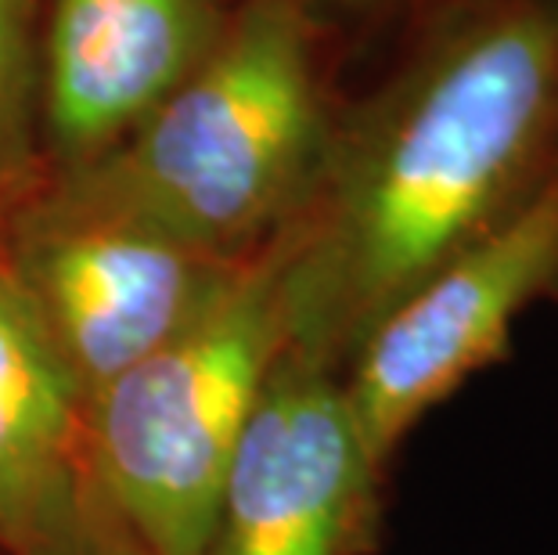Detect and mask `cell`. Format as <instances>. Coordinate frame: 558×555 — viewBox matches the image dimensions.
<instances>
[{
    "label": "cell",
    "mask_w": 558,
    "mask_h": 555,
    "mask_svg": "<svg viewBox=\"0 0 558 555\" xmlns=\"http://www.w3.org/2000/svg\"><path fill=\"white\" fill-rule=\"evenodd\" d=\"M558 177V4L444 0L342 105L275 234L289 353L342 372L364 336Z\"/></svg>",
    "instance_id": "6da1fadb"
},
{
    "label": "cell",
    "mask_w": 558,
    "mask_h": 555,
    "mask_svg": "<svg viewBox=\"0 0 558 555\" xmlns=\"http://www.w3.org/2000/svg\"><path fill=\"white\" fill-rule=\"evenodd\" d=\"M328 58L311 0H231L213 51L134 134L44 184L209 256H253L325 159L339 112Z\"/></svg>",
    "instance_id": "7a4b0ae2"
},
{
    "label": "cell",
    "mask_w": 558,
    "mask_h": 555,
    "mask_svg": "<svg viewBox=\"0 0 558 555\" xmlns=\"http://www.w3.org/2000/svg\"><path fill=\"white\" fill-rule=\"evenodd\" d=\"M289 350L275 239L162 350L83 405L87 472L120 555H206L234 444Z\"/></svg>",
    "instance_id": "3957f363"
},
{
    "label": "cell",
    "mask_w": 558,
    "mask_h": 555,
    "mask_svg": "<svg viewBox=\"0 0 558 555\" xmlns=\"http://www.w3.org/2000/svg\"><path fill=\"white\" fill-rule=\"evenodd\" d=\"M0 253L83 405L192 328L248 260L192 250L44 181L0 224Z\"/></svg>",
    "instance_id": "277c9868"
},
{
    "label": "cell",
    "mask_w": 558,
    "mask_h": 555,
    "mask_svg": "<svg viewBox=\"0 0 558 555\" xmlns=\"http://www.w3.org/2000/svg\"><path fill=\"white\" fill-rule=\"evenodd\" d=\"M558 267V177L533 203L408 292L339 372L367 458L386 472L408 433L472 375L505 361L512 328Z\"/></svg>",
    "instance_id": "5b68a950"
},
{
    "label": "cell",
    "mask_w": 558,
    "mask_h": 555,
    "mask_svg": "<svg viewBox=\"0 0 558 555\" xmlns=\"http://www.w3.org/2000/svg\"><path fill=\"white\" fill-rule=\"evenodd\" d=\"M378 483L339 372L284 350L220 480L206 555H361Z\"/></svg>",
    "instance_id": "8992f818"
},
{
    "label": "cell",
    "mask_w": 558,
    "mask_h": 555,
    "mask_svg": "<svg viewBox=\"0 0 558 555\" xmlns=\"http://www.w3.org/2000/svg\"><path fill=\"white\" fill-rule=\"evenodd\" d=\"M231 0H47L37 137L47 173L101 159L213 51Z\"/></svg>",
    "instance_id": "52a82bcc"
},
{
    "label": "cell",
    "mask_w": 558,
    "mask_h": 555,
    "mask_svg": "<svg viewBox=\"0 0 558 555\" xmlns=\"http://www.w3.org/2000/svg\"><path fill=\"white\" fill-rule=\"evenodd\" d=\"M0 555H120L87 472L83 400L0 253Z\"/></svg>",
    "instance_id": "ba28073f"
},
{
    "label": "cell",
    "mask_w": 558,
    "mask_h": 555,
    "mask_svg": "<svg viewBox=\"0 0 558 555\" xmlns=\"http://www.w3.org/2000/svg\"><path fill=\"white\" fill-rule=\"evenodd\" d=\"M47 0H0V224L44 181L37 58Z\"/></svg>",
    "instance_id": "9c48e42d"
},
{
    "label": "cell",
    "mask_w": 558,
    "mask_h": 555,
    "mask_svg": "<svg viewBox=\"0 0 558 555\" xmlns=\"http://www.w3.org/2000/svg\"><path fill=\"white\" fill-rule=\"evenodd\" d=\"M444 0H311L331 44L372 40L386 29H408L414 19Z\"/></svg>",
    "instance_id": "30bf717a"
},
{
    "label": "cell",
    "mask_w": 558,
    "mask_h": 555,
    "mask_svg": "<svg viewBox=\"0 0 558 555\" xmlns=\"http://www.w3.org/2000/svg\"><path fill=\"white\" fill-rule=\"evenodd\" d=\"M544 300L558 303V267H555V278H551V286H548V297H544Z\"/></svg>",
    "instance_id": "8fae6325"
},
{
    "label": "cell",
    "mask_w": 558,
    "mask_h": 555,
    "mask_svg": "<svg viewBox=\"0 0 558 555\" xmlns=\"http://www.w3.org/2000/svg\"><path fill=\"white\" fill-rule=\"evenodd\" d=\"M555 4H558V0H555Z\"/></svg>",
    "instance_id": "7c38bea8"
}]
</instances>
